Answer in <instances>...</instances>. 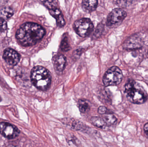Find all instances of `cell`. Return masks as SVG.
<instances>
[{
  "instance_id": "obj_1",
  "label": "cell",
  "mask_w": 148,
  "mask_h": 147,
  "mask_svg": "<svg viewBox=\"0 0 148 147\" xmlns=\"http://www.w3.org/2000/svg\"><path fill=\"white\" fill-rule=\"evenodd\" d=\"M45 34L44 28L39 24L26 22L16 31V37L22 45L30 46L42 39Z\"/></svg>"
},
{
  "instance_id": "obj_2",
  "label": "cell",
  "mask_w": 148,
  "mask_h": 147,
  "mask_svg": "<svg viewBox=\"0 0 148 147\" xmlns=\"http://www.w3.org/2000/svg\"><path fill=\"white\" fill-rule=\"evenodd\" d=\"M124 93L128 100L134 104H143L148 99L147 93L143 87L132 79L128 80L125 84Z\"/></svg>"
},
{
  "instance_id": "obj_3",
  "label": "cell",
  "mask_w": 148,
  "mask_h": 147,
  "mask_svg": "<svg viewBox=\"0 0 148 147\" xmlns=\"http://www.w3.org/2000/svg\"><path fill=\"white\" fill-rule=\"evenodd\" d=\"M30 78L34 85L41 90H46L51 84L50 72L47 69L40 66H37L33 68Z\"/></svg>"
},
{
  "instance_id": "obj_4",
  "label": "cell",
  "mask_w": 148,
  "mask_h": 147,
  "mask_svg": "<svg viewBox=\"0 0 148 147\" xmlns=\"http://www.w3.org/2000/svg\"><path fill=\"white\" fill-rule=\"evenodd\" d=\"M123 78V74L121 69L116 66L110 68L104 74L103 79L105 86H115L121 83Z\"/></svg>"
},
{
  "instance_id": "obj_5",
  "label": "cell",
  "mask_w": 148,
  "mask_h": 147,
  "mask_svg": "<svg viewBox=\"0 0 148 147\" xmlns=\"http://www.w3.org/2000/svg\"><path fill=\"white\" fill-rule=\"evenodd\" d=\"M76 33L82 37L89 36L94 30V26L91 21L88 18H82L76 21L74 23Z\"/></svg>"
},
{
  "instance_id": "obj_6",
  "label": "cell",
  "mask_w": 148,
  "mask_h": 147,
  "mask_svg": "<svg viewBox=\"0 0 148 147\" xmlns=\"http://www.w3.org/2000/svg\"><path fill=\"white\" fill-rule=\"evenodd\" d=\"M127 16V12L122 9H114L108 15L107 26L112 27L119 25L125 19Z\"/></svg>"
},
{
  "instance_id": "obj_7",
  "label": "cell",
  "mask_w": 148,
  "mask_h": 147,
  "mask_svg": "<svg viewBox=\"0 0 148 147\" xmlns=\"http://www.w3.org/2000/svg\"><path fill=\"white\" fill-rule=\"evenodd\" d=\"M0 133L5 138L13 139L19 135L20 131L16 127L12 124L2 122L0 123Z\"/></svg>"
},
{
  "instance_id": "obj_8",
  "label": "cell",
  "mask_w": 148,
  "mask_h": 147,
  "mask_svg": "<svg viewBox=\"0 0 148 147\" xmlns=\"http://www.w3.org/2000/svg\"><path fill=\"white\" fill-rule=\"evenodd\" d=\"M3 57L8 64L12 66L17 64L20 60V54L11 48L5 49L3 52Z\"/></svg>"
},
{
  "instance_id": "obj_9",
  "label": "cell",
  "mask_w": 148,
  "mask_h": 147,
  "mask_svg": "<svg viewBox=\"0 0 148 147\" xmlns=\"http://www.w3.org/2000/svg\"><path fill=\"white\" fill-rule=\"evenodd\" d=\"M142 46L141 39L137 36H132L128 38L123 44V47L127 50H134L140 48Z\"/></svg>"
},
{
  "instance_id": "obj_10",
  "label": "cell",
  "mask_w": 148,
  "mask_h": 147,
  "mask_svg": "<svg viewBox=\"0 0 148 147\" xmlns=\"http://www.w3.org/2000/svg\"><path fill=\"white\" fill-rule=\"evenodd\" d=\"M66 58L65 56L62 55H58L53 60L54 67L57 72H62L64 70L66 66Z\"/></svg>"
},
{
  "instance_id": "obj_11",
  "label": "cell",
  "mask_w": 148,
  "mask_h": 147,
  "mask_svg": "<svg viewBox=\"0 0 148 147\" xmlns=\"http://www.w3.org/2000/svg\"><path fill=\"white\" fill-rule=\"evenodd\" d=\"M49 13L51 15L55 18L58 26L60 27H62L65 26V20L61 12L59 9L56 7L49 9Z\"/></svg>"
},
{
  "instance_id": "obj_12",
  "label": "cell",
  "mask_w": 148,
  "mask_h": 147,
  "mask_svg": "<svg viewBox=\"0 0 148 147\" xmlns=\"http://www.w3.org/2000/svg\"><path fill=\"white\" fill-rule=\"evenodd\" d=\"M82 7L87 12H91L95 10L98 5L97 0H82Z\"/></svg>"
},
{
  "instance_id": "obj_13",
  "label": "cell",
  "mask_w": 148,
  "mask_h": 147,
  "mask_svg": "<svg viewBox=\"0 0 148 147\" xmlns=\"http://www.w3.org/2000/svg\"><path fill=\"white\" fill-rule=\"evenodd\" d=\"M13 14L14 11L10 7H3L0 10V17L3 18L4 20L9 19Z\"/></svg>"
},
{
  "instance_id": "obj_14",
  "label": "cell",
  "mask_w": 148,
  "mask_h": 147,
  "mask_svg": "<svg viewBox=\"0 0 148 147\" xmlns=\"http://www.w3.org/2000/svg\"><path fill=\"white\" fill-rule=\"evenodd\" d=\"M64 123L65 124H66L67 125L71 126V127L74 129L77 130H80L83 128L82 123L78 121H75L74 120H71V119H67L66 120L64 119Z\"/></svg>"
},
{
  "instance_id": "obj_15",
  "label": "cell",
  "mask_w": 148,
  "mask_h": 147,
  "mask_svg": "<svg viewBox=\"0 0 148 147\" xmlns=\"http://www.w3.org/2000/svg\"><path fill=\"white\" fill-rule=\"evenodd\" d=\"M78 106L80 112L82 113H86L90 109V106L88 103L85 100L81 99L78 102Z\"/></svg>"
},
{
  "instance_id": "obj_16",
  "label": "cell",
  "mask_w": 148,
  "mask_h": 147,
  "mask_svg": "<svg viewBox=\"0 0 148 147\" xmlns=\"http://www.w3.org/2000/svg\"><path fill=\"white\" fill-rule=\"evenodd\" d=\"M90 120L92 124L97 127L103 128L104 127L106 126L103 119L101 117H92Z\"/></svg>"
},
{
  "instance_id": "obj_17",
  "label": "cell",
  "mask_w": 148,
  "mask_h": 147,
  "mask_svg": "<svg viewBox=\"0 0 148 147\" xmlns=\"http://www.w3.org/2000/svg\"><path fill=\"white\" fill-rule=\"evenodd\" d=\"M135 0H113V3L121 7H126L132 4Z\"/></svg>"
},
{
  "instance_id": "obj_18",
  "label": "cell",
  "mask_w": 148,
  "mask_h": 147,
  "mask_svg": "<svg viewBox=\"0 0 148 147\" xmlns=\"http://www.w3.org/2000/svg\"><path fill=\"white\" fill-rule=\"evenodd\" d=\"M103 119L106 126H108L113 125L117 121L116 117L112 114H106V115L104 116Z\"/></svg>"
},
{
  "instance_id": "obj_19",
  "label": "cell",
  "mask_w": 148,
  "mask_h": 147,
  "mask_svg": "<svg viewBox=\"0 0 148 147\" xmlns=\"http://www.w3.org/2000/svg\"><path fill=\"white\" fill-rule=\"evenodd\" d=\"M41 1L49 10L57 7V3L55 0H41Z\"/></svg>"
},
{
  "instance_id": "obj_20",
  "label": "cell",
  "mask_w": 148,
  "mask_h": 147,
  "mask_svg": "<svg viewBox=\"0 0 148 147\" xmlns=\"http://www.w3.org/2000/svg\"><path fill=\"white\" fill-rule=\"evenodd\" d=\"M61 49L64 51H67L70 50V46L69 43L68 39L66 36L63 37L61 42Z\"/></svg>"
},
{
  "instance_id": "obj_21",
  "label": "cell",
  "mask_w": 148,
  "mask_h": 147,
  "mask_svg": "<svg viewBox=\"0 0 148 147\" xmlns=\"http://www.w3.org/2000/svg\"><path fill=\"white\" fill-rule=\"evenodd\" d=\"M7 28V23L5 20L0 17V33L5 31Z\"/></svg>"
},
{
  "instance_id": "obj_22",
  "label": "cell",
  "mask_w": 148,
  "mask_h": 147,
  "mask_svg": "<svg viewBox=\"0 0 148 147\" xmlns=\"http://www.w3.org/2000/svg\"><path fill=\"white\" fill-rule=\"evenodd\" d=\"M78 140L76 139L75 136H72L70 137V139L68 140V142L69 145L71 146L72 144H73L74 146H77L78 145Z\"/></svg>"
},
{
  "instance_id": "obj_23",
  "label": "cell",
  "mask_w": 148,
  "mask_h": 147,
  "mask_svg": "<svg viewBox=\"0 0 148 147\" xmlns=\"http://www.w3.org/2000/svg\"><path fill=\"white\" fill-rule=\"evenodd\" d=\"M107 108L104 106H101L98 109V112L101 114H105L107 111Z\"/></svg>"
},
{
  "instance_id": "obj_24",
  "label": "cell",
  "mask_w": 148,
  "mask_h": 147,
  "mask_svg": "<svg viewBox=\"0 0 148 147\" xmlns=\"http://www.w3.org/2000/svg\"><path fill=\"white\" fill-rule=\"evenodd\" d=\"M144 130L145 134L148 137V123L145 124L144 127Z\"/></svg>"
}]
</instances>
